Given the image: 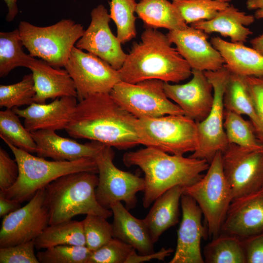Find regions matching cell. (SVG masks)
<instances>
[{"instance_id":"obj_16","label":"cell","mask_w":263,"mask_h":263,"mask_svg":"<svg viewBox=\"0 0 263 263\" xmlns=\"http://www.w3.org/2000/svg\"><path fill=\"white\" fill-rule=\"evenodd\" d=\"M192 78L183 84L164 82L168 97L183 111L184 114L196 122L204 120L210 113L214 101L212 86L204 71L192 69Z\"/></svg>"},{"instance_id":"obj_37","label":"cell","mask_w":263,"mask_h":263,"mask_svg":"<svg viewBox=\"0 0 263 263\" xmlns=\"http://www.w3.org/2000/svg\"><path fill=\"white\" fill-rule=\"evenodd\" d=\"M91 253L86 245L64 244L46 248L37 256L41 263H88Z\"/></svg>"},{"instance_id":"obj_48","label":"cell","mask_w":263,"mask_h":263,"mask_svg":"<svg viewBox=\"0 0 263 263\" xmlns=\"http://www.w3.org/2000/svg\"><path fill=\"white\" fill-rule=\"evenodd\" d=\"M246 5L249 10L262 9L263 8V0H247Z\"/></svg>"},{"instance_id":"obj_46","label":"cell","mask_w":263,"mask_h":263,"mask_svg":"<svg viewBox=\"0 0 263 263\" xmlns=\"http://www.w3.org/2000/svg\"><path fill=\"white\" fill-rule=\"evenodd\" d=\"M8 8V13L6 16V20L8 22L12 21L19 13L17 0H3Z\"/></svg>"},{"instance_id":"obj_47","label":"cell","mask_w":263,"mask_h":263,"mask_svg":"<svg viewBox=\"0 0 263 263\" xmlns=\"http://www.w3.org/2000/svg\"><path fill=\"white\" fill-rule=\"evenodd\" d=\"M252 48L263 56V34L250 40Z\"/></svg>"},{"instance_id":"obj_13","label":"cell","mask_w":263,"mask_h":263,"mask_svg":"<svg viewBox=\"0 0 263 263\" xmlns=\"http://www.w3.org/2000/svg\"><path fill=\"white\" fill-rule=\"evenodd\" d=\"M222 164L233 200L263 188V148L251 149L229 144Z\"/></svg>"},{"instance_id":"obj_3","label":"cell","mask_w":263,"mask_h":263,"mask_svg":"<svg viewBox=\"0 0 263 263\" xmlns=\"http://www.w3.org/2000/svg\"><path fill=\"white\" fill-rule=\"evenodd\" d=\"M123 162L127 167H138L144 173L145 188L142 201L145 208L175 186L186 187L196 183L209 166L205 159L169 154L149 147L126 152Z\"/></svg>"},{"instance_id":"obj_29","label":"cell","mask_w":263,"mask_h":263,"mask_svg":"<svg viewBox=\"0 0 263 263\" xmlns=\"http://www.w3.org/2000/svg\"><path fill=\"white\" fill-rule=\"evenodd\" d=\"M34 243L38 250L64 244L85 246L82 221L70 220L49 225Z\"/></svg>"},{"instance_id":"obj_43","label":"cell","mask_w":263,"mask_h":263,"mask_svg":"<svg viewBox=\"0 0 263 263\" xmlns=\"http://www.w3.org/2000/svg\"><path fill=\"white\" fill-rule=\"evenodd\" d=\"M256 113L263 129V76H246ZM263 145V139L262 141Z\"/></svg>"},{"instance_id":"obj_45","label":"cell","mask_w":263,"mask_h":263,"mask_svg":"<svg viewBox=\"0 0 263 263\" xmlns=\"http://www.w3.org/2000/svg\"><path fill=\"white\" fill-rule=\"evenodd\" d=\"M21 207L20 203L0 195V216L4 217Z\"/></svg>"},{"instance_id":"obj_28","label":"cell","mask_w":263,"mask_h":263,"mask_svg":"<svg viewBox=\"0 0 263 263\" xmlns=\"http://www.w3.org/2000/svg\"><path fill=\"white\" fill-rule=\"evenodd\" d=\"M135 12L145 27L169 31L188 27L177 8L168 0H141L137 3Z\"/></svg>"},{"instance_id":"obj_38","label":"cell","mask_w":263,"mask_h":263,"mask_svg":"<svg viewBox=\"0 0 263 263\" xmlns=\"http://www.w3.org/2000/svg\"><path fill=\"white\" fill-rule=\"evenodd\" d=\"M82 223L86 246L92 251L104 245L113 237L112 224L103 216L88 214Z\"/></svg>"},{"instance_id":"obj_27","label":"cell","mask_w":263,"mask_h":263,"mask_svg":"<svg viewBox=\"0 0 263 263\" xmlns=\"http://www.w3.org/2000/svg\"><path fill=\"white\" fill-rule=\"evenodd\" d=\"M224 105L225 110L248 116L262 143L263 129L250 95L246 76L230 73L224 92Z\"/></svg>"},{"instance_id":"obj_6","label":"cell","mask_w":263,"mask_h":263,"mask_svg":"<svg viewBox=\"0 0 263 263\" xmlns=\"http://www.w3.org/2000/svg\"><path fill=\"white\" fill-rule=\"evenodd\" d=\"M18 29L29 55L56 68L64 67L73 48L85 31L81 24L71 19H62L45 27L22 21Z\"/></svg>"},{"instance_id":"obj_41","label":"cell","mask_w":263,"mask_h":263,"mask_svg":"<svg viewBox=\"0 0 263 263\" xmlns=\"http://www.w3.org/2000/svg\"><path fill=\"white\" fill-rule=\"evenodd\" d=\"M19 167L15 159H12L7 152L0 148V190L12 187L19 176Z\"/></svg>"},{"instance_id":"obj_42","label":"cell","mask_w":263,"mask_h":263,"mask_svg":"<svg viewBox=\"0 0 263 263\" xmlns=\"http://www.w3.org/2000/svg\"><path fill=\"white\" fill-rule=\"evenodd\" d=\"M241 239L246 263H263V231Z\"/></svg>"},{"instance_id":"obj_49","label":"cell","mask_w":263,"mask_h":263,"mask_svg":"<svg viewBox=\"0 0 263 263\" xmlns=\"http://www.w3.org/2000/svg\"><path fill=\"white\" fill-rule=\"evenodd\" d=\"M254 17L257 19H263V8L256 10Z\"/></svg>"},{"instance_id":"obj_33","label":"cell","mask_w":263,"mask_h":263,"mask_svg":"<svg viewBox=\"0 0 263 263\" xmlns=\"http://www.w3.org/2000/svg\"><path fill=\"white\" fill-rule=\"evenodd\" d=\"M224 127L229 144L251 149L263 148L251 121L242 115L225 109Z\"/></svg>"},{"instance_id":"obj_2","label":"cell","mask_w":263,"mask_h":263,"mask_svg":"<svg viewBox=\"0 0 263 263\" xmlns=\"http://www.w3.org/2000/svg\"><path fill=\"white\" fill-rule=\"evenodd\" d=\"M166 35L145 27L141 41L134 42L121 68V81L137 83L149 79L178 83L192 75V69Z\"/></svg>"},{"instance_id":"obj_26","label":"cell","mask_w":263,"mask_h":263,"mask_svg":"<svg viewBox=\"0 0 263 263\" xmlns=\"http://www.w3.org/2000/svg\"><path fill=\"white\" fill-rule=\"evenodd\" d=\"M184 188L175 186L160 195L143 219L154 243L164 231L179 222V205Z\"/></svg>"},{"instance_id":"obj_31","label":"cell","mask_w":263,"mask_h":263,"mask_svg":"<svg viewBox=\"0 0 263 263\" xmlns=\"http://www.w3.org/2000/svg\"><path fill=\"white\" fill-rule=\"evenodd\" d=\"M19 29L0 33V76L3 77L16 67L27 68L32 56L23 51Z\"/></svg>"},{"instance_id":"obj_50","label":"cell","mask_w":263,"mask_h":263,"mask_svg":"<svg viewBox=\"0 0 263 263\" xmlns=\"http://www.w3.org/2000/svg\"><path fill=\"white\" fill-rule=\"evenodd\" d=\"M215 0L229 3V2L231 1L232 0Z\"/></svg>"},{"instance_id":"obj_39","label":"cell","mask_w":263,"mask_h":263,"mask_svg":"<svg viewBox=\"0 0 263 263\" xmlns=\"http://www.w3.org/2000/svg\"><path fill=\"white\" fill-rule=\"evenodd\" d=\"M135 249L113 237L107 243L92 251L88 263H126Z\"/></svg>"},{"instance_id":"obj_40","label":"cell","mask_w":263,"mask_h":263,"mask_svg":"<svg viewBox=\"0 0 263 263\" xmlns=\"http://www.w3.org/2000/svg\"><path fill=\"white\" fill-rule=\"evenodd\" d=\"M34 241L0 247V263H39Z\"/></svg>"},{"instance_id":"obj_15","label":"cell","mask_w":263,"mask_h":263,"mask_svg":"<svg viewBox=\"0 0 263 263\" xmlns=\"http://www.w3.org/2000/svg\"><path fill=\"white\" fill-rule=\"evenodd\" d=\"M91 17L89 27L75 46L99 57L114 69L119 70L127 54L111 30L109 23L111 19L107 9L102 4L98 5L92 10Z\"/></svg>"},{"instance_id":"obj_32","label":"cell","mask_w":263,"mask_h":263,"mask_svg":"<svg viewBox=\"0 0 263 263\" xmlns=\"http://www.w3.org/2000/svg\"><path fill=\"white\" fill-rule=\"evenodd\" d=\"M0 136L15 147L26 151L36 153L37 146L31 132L21 123L12 109L0 112Z\"/></svg>"},{"instance_id":"obj_11","label":"cell","mask_w":263,"mask_h":263,"mask_svg":"<svg viewBox=\"0 0 263 263\" xmlns=\"http://www.w3.org/2000/svg\"><path fill=\"white\" fill-rule=\"evenodd\" d=\"M204 72L212 86L214 101L207 117L196 122L198 145L189 157L205 159L210 164L217 152H223L229 145L224 127V94L230 72L224 65L219 70Z\"/></svg>"},{"instance_id":"obj_25","label":"cell","mask_w":263,"mask_h":263,"mask_svg":"<svg viewBox=\"0 0 263 263\" xmlns=\"http://www.w3.org/2000/svg\"><path fill=\"white\" fill-rule=\"evenodd\" d=\"M255 19L254 16L247 15L229 5L213 19L199 21L190 25L207 34L218 33L223 37H229L231 42L244 43L248 36L253 34L246 26L252 24Z\"/></svg>"},{"instance_id":"obj_20","label":"cell","mask_w":263,"mask_h":263,"mask_svg":"<svg viewBox=\"0 0 263 263\" xmlns=\"http://www.w3.org/2000/svg\"><path fill=\"white\" fill-rule=\"evenodd\" d=\"M75 96L57 98L46 104L34 103L25 109L13 111L24 118V126L30 132L40 130L65 129L70 122L77 104Z\"/></svg>"},{"instance_id":"obj_10","label":"cell","mask_w":263,"mask_h":263,"mask_svg":"<svg viewBox=\"0 0 263 263\" xmlns=\"http://www.w3.org/2000/svg\"><path fill=\"white\" fill-rule=\"evenodd\" d=\"M164 82L158 79L134 84L120 81L110 94L121 107L137 118L184 114L182 109L167 96Z\"/></svg>"},{"instance_id":"obj_22","label":"cell","mask_w":263,"mask_h":263,"mask_svg":"<svg viewBox=\"0 0 263 263\" xmlns=\"http://www.w3.org/2000/svg\"><path fill=\"white\" fill-rule=\"evenodd\" d=\"M27 68L32 72L34 82L35 103H45L48 99L67 96L77 98L75 83L65 69L54 67L33 56Z\"/></svg>"},{"instance_id":"obj_35","label":"cell","mask_w":263,"mask_h":263,"mask_svg":"<svg viewBox=\"0 0 263 263\" xmlns=\"http://www.w3.org/2000/svg\"><path fill=\"white\" fill-rule=\"evenodd\" d=\"M185 22L210 20L230 4L215 0H172Z\"/></svg>"},{"instance_id":"obj_18","label":"cell","mask_w":263,"mask_h":263,"mask_svg":"<svg viewBox=\"0 0 263 263\" xmlns=\"http://www.w3.org/2000/svg\"><path fill=\"white\" fill-rule=\"evenodd\" d=\"M166 35L191 69L215 71L224 67L223 57L208 41V35L203 30L190 26L169 31Z\"/></svg>"},{"instance_id":"obj_7","label":"cell","mask_w":263,"mask_h":263,"mask_svg":"<svg viewBox=\"0 0 263 263\" xmlns=\"http://www.w3.org/2000/svg\"><path fill=\"white\" fill-rule=\"evenodd\" d=\"M135 128L140 144L146 147L181 156L198 147L197 123L184 114L137 118Z\"/></svg>"},{"instance_id":"obj_36","label":"cell","mask_w":263,"mask_h":263,"mask_svg":"<svg viewBox=\"0 0 263 263\" xmlns=\"http://www.w3.org/2000/svg\"><path fill=\"white\" fill-rule=\"evenodd\" d=\"M36 91L32 73L17 83L0 85V106L6 109L30 105L35 102Z\"/></svg>"},{"instance_id":"obj_44","label":"cell","mask_w":263,"mask_h":263,"mask_svg":"<svg viewBox=\"0 0 263 263\" xmlns=\"http://www.w3.org/2000/svg\"><path fill=\"white\" fill-rule=\"evenodd\" d=\"M134 249L128 258L126 263H140L149 262L153 259L164 261L166 257L169 256L173 252L171 248H162L157 252L146 255L138 254Z\"/></svg>"},{"instance_id":"obj_34","label":"cell","mask_w":263,"mask_h":263,"mask_svg":"<svg viewBox=\"0 0 263 263\" xmlns=\"http://www.w3.org/2000/svg\"><path fill=\"white\" fill-rule=\"evenodd\" d=\"M110 16L117 28V38L125 43L135 38L136 18L134 15L137 3L135 0H111Z\"/></svg>"},{"instance_id":"obj_8","label":"cell","mask_w":263,"mask_h":263,"mask_svg":"<svg viewBox=\"0 0 263 263\" xmlns=\"http://www.w3.org/2000/svg\"><path fill=\"white\" fill-rule=\"evenodd\" d=\"M183 193L191 197L201 208L209 236L213 239L218 236L233 201L230 187L223 172L221 152L216 154L206 174L184 187Z\"/></svg>"},{"instance_id":"obj_9","label":"cell","mask_w":263,"mask_h":263,"mask_svg":"<svg viewBox=\"0 0 263 263\" xmlns=\"http://www.w3.org/2000/svg\"><path fill=\"white\" fill-rule=\"evenodd\" d=\"M112 148L103 145L94 158L98 169V182L95 189L96 198L104 207L117 202H124L129 210L137 204L136 194L145 188L144 178L117 168L113 160Z\"/></svg>"},{"instance_id":"obj_17","label":"cell","mask_w":263,"mask_h":263,"mask_svg":"<svg viewBox=\"0 0 263 263\" xmlns=\"http://www.w3.org/2000/svg\"><path fill=\"white\" fill-rule=\"evenodd\" d=\"M180 203L182 218L177 230L175 251L169 263H205L201 241L207 237L208 233L202 223V210L196 201L186 194L182 195Z\"/></svg>"},{"instance_id":"obj_1","label":"cell","mask_w":263,"mask_h":263,"mask_svg":"<svg viewBox=\"0 0 263 263\" xmlns=\"http://www.w3.org/2000/svg\"><path fill=\"white\" fill-rule=\"evenodd\" d=\"M136 119L110 94H96L77 103L65 130L75 138L127 149L140 144L135 128Z\"/></svg>"},{"instance_id":"obj_5","label":"cell","mask_w":263,"mask_h":263,"mask_svg":"<svg viewBox=\"0 0 263 263\" xmlns=\"http://www.w3.org/2000/svg\"><path fill=\"white\" fill-rule=\"evenodd\" d=\"M4 142L15 156L19 173L16 183L6 190H0V195L20 203L29 201L38 190L63 175L81 171L98 173L96 162L92 157L72 161H49Z\"/></svg>"},{"instance_id":"obj_30","label":"cell","mask_w":263,"mask_h":263,"mask_svg":"<svg viewBox=\"0 0 263 263\" xmlns=\"http://www.w3.org/2000/svg\"><path fill=\"white\" fill-rule=\"evenodd\" d=\"M207 263H246L242 239L235 235L220 233L204 250Z\"/></svg>"},{"instance_id":"obj_24","label":"cell","mask_w":263,"mask_h":263,"mask_svg":"<svg viewBox=\"0 0 263 263\" xmlns=\"http://www.w3.org/2000/svg\"><path fill=\"white\" fill-rule=\"evenodd\" d=\"M211 43L221 54L230 73L244 76H263V56L253 48L219 37L212 38Z\"/></svg>"},{"instance_id":"obj_4","label":"cell","mask_w":263,"mask_h":263,"mask_svg":"<svg viewBox=\"0 0 263 263\" xmlns=\"http://www.w3.org/2000/svg\"><path fill=\"white\" fill-rule=\"evenodd\" d=\"M98 182L95 173L81 171L63 175L47 185L44 193L49 225L72 220L78 215L111 217L112 210L102 207L96 199Z\"/></svg>"},{"instance_id":"obj_12","label":"cell","mask_w":263,"mask_h":263,"mask_svg":"<svg viewBox=\"0 0 263 263\" xmlns=\"http://www.w3.org/2000/svg\"><path fill=\"white\" fill-rule=\"evenodd\" d=\"M64 68L74 81L79 101L94 94H110L121 81L118 70L96 56L75 46Z\"/></svg>"},{"instance_id":"obj_19","label":"cell","mask_w":263,"mask_h":263,"mask_svg":"<svg viewBox=\"0 0 263 263\" xmlns=\"http://www.w3.org/2000/svg\"><path fill=\"white\" fill-rule=\"evenodd\" d=\"M263 231V188L233 200L221 233L246 238Z\"/></svg>"},{"instance_id":"obj_14","label":"cell","mask_w":263,"mask_h":263,"mask_svg":"<svg viewBox=\"0 0 263 263\" xmlns=\"http://www.w3.org/2000/svg\"><path fill=\"white\" fill-rule=\"evenodd\" d=\"M49 225L44 188L38 190L26 205L3 217L0 247L34 241Z\"/></svg>"},{"instance_id":"obj_23","label":"cell","mask_w":263,"mask_h":263,"mask_svg":"<svg viewBox=\"0 0 263 263\" xmlns=\"http://www.w3.org/2000/svg\"><path fill=\"white\" fill-rule=\"evenodd\" d=\"M113 216V236L132 245L139 254L154 252V243L143 220L132 215L121 202L110 207Z\"/></svg>"},{"instance_id":"obj_21","label":"cell","mask_w":263,"mask_h":263,"mask_svg":"<svg viewBox=\"0 0 263 263\" xmlns=\"http://www.w3.org/2000/svg\"><path fill=\"white\" fill-rule=\"evenodd\" d=\"M37 146L36 153L56 161H72L84 157L94 158L103 144L93 141L81 144L57 134L55 131L40 130L31 132Z\"/></svg>"}]
</instances>
